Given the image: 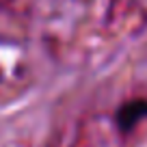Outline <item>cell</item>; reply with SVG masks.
<instances>
[{"instance_id": "cell-1", "label": "cell", "mask_w": 147, "mask_h": 147, "mask_svg": "<svg viewBox=\"0 0 147 147\" xmlns=\"http://www.w3.org/2000/svg\"><path fill=\"white\" fill-rule=\"evenodd\" d=\"M147 117V100H132L123 104L117 113V123H119L121 132H128L134 125H138Z\"/></svg>"}]
</instances>
